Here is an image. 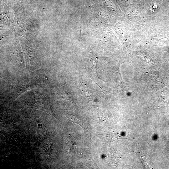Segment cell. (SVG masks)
<instances>
[{
    "instance_id": "1",
    "label": "cell",
    "mask_w": 169,
    "mask_h": 169,
    "mask_svg": "<svg viewBox=\"0 0 169 169\" xmlns=\"http://www.w3.org/2000/svg\"><path fill=\"white\" fill-rule=\"evenodd\" d=\"M75 145L74 141L72 138L69 136L67 138L66 142V148L68 151H72L74 149Z\"/></svg>"
},
{
    "instance_id": "2",
    "label": "cell",
    "mask_w": 169,
    "mask_h": 169,
    "mask_svg": "<svg viewBox=\"0 0 169 169\" xmlns=\"http://www.w3.org/2000/svg\"></svg>"
}]
</instances>
